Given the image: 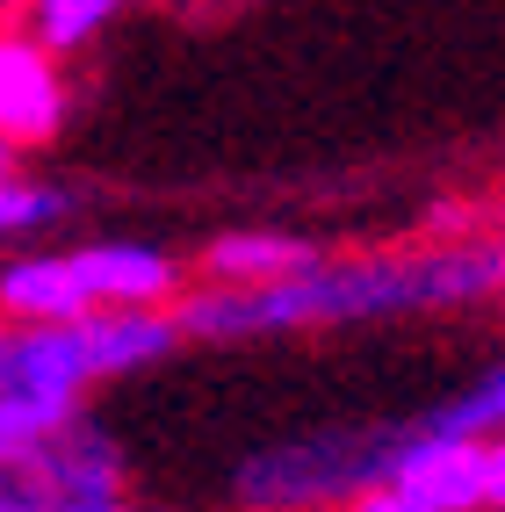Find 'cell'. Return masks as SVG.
I'll return each instance as SVG.
<instances>
[{"mask_svg": "<svg viewBox=\"0 0 505 512\" xmlns=\"http://www.w3.org/2000/svg\"><path fill=\"white\" fill-rule=\"evenodd\" d=\"M505 289V246H433V253H368V260H318L267 289L202 282L181 303L188 339H260L303 325H361L404 311H462Z\"/></svg>", "mask_w": 505, "mask_h": 512, "instance_id": "1", "label": "cell"}, {"mask_svg": "<svg viewBox=\"0 0 505 512\" xmlns=\"http://www.w3.org/2000/svg\"><path fill=\"white\" fill-rule=\"evenodd\" d=\"M404 448H412V419L404 426H332L282 440L239 469V505L246 512H325L340 498H361L397 476Z\"/></svg>", "mask_w": 505, "mask_h": 512, "instance_id": "2", "label": "cell"}, {"mask_svg": "<svg viewBox=\"0 0 505 512\" xmlns=\"http://www.w3.org/2000/svg\"><path fill=\"white\" fill-rule=\"evenodd\" d=\"M101 383L80 325H0V462L37 455L51 433L80 419L87 390Z\"/></svg>", "mask_w": 505, "mask_h": 512, "instance_id": "3", "label": "cell"}, {"mask_svg": "<svg viewBox=\"0 0 505 512\" xmlns=\"http://www.w3.org/2000/svg\"><path fill=\"white\" fill-rule=\"evenodd\" d=\"M0 512H130L123 505V448L80 412L37 455L0 462Z\"/></svg>", "mask_w": 505, "mask_h": 512, "instance_id": "4", "label": "cell"}, {"mask_svg": "<svg viewBox=\"0 0 505 512\" xmlns=\"http://www.w3.org/2000/svg\"><path fill=\"white\" fill-rule=\"evenodd\" d=\"M58 130H65L58 51L37 44L29 29H0V138L22 152V145H51Z\"/></svg>", "mask_w": 505, "mask_h": 512, "instance_id": "5", "label": "cell"}, {"mask_svg": "<svg viewBox=\"0 0 505 512\" xmlns=\"http://www.w3.org/2000/svg\"><path fill=\"white\" fill-rule=\"evenodd\" d=\"M65 267H73V289L87 311H138V303L181 289V260L145 246V238H101V246L65 253Z\"/></svg>", "mask_w": 505, "mask_h": 512, "instance_id": "6", "label": "cell"}, {"mask_svg": "<svg viewBox=\"0 0 505 512\" xmlns=\"http://www.w3.org/2000/svg\"><path fill=\"white\" fill-rule=\"evenodd\" d=\"M390 484H412L441 512H484V440H433L412 419V448H404Z\"/></svg>", "mask_w": 505, "mask_h": 512, "instance_id": "7", "label": "cell"}, {"mask_svg": "<svg viewBox=\"0 0 505 512\" xmlns=\"http://www.w3.org/2000/svg\"><path fill=\"white\" fill-rule=\"evenodd\" d=\"M80 325V347L94 361V375H130V368H152L181 347V318L159 311V303H138V311H87Z\"/></svg>", "mask_w": 505, "mask_h": 512, "instance_id": "8", "label": "cell"}, {"mask_svg": "<svg viewBox=\"0 0 505 512\" xmlns=\"http://www.w3.org/2000/svg\"><path fill=\"white\" fill-rule=\"evenodd\" d=\"M318 260L325 253L296 231H224V238L202 246V275L224 282V289H267V282H289Z\"/></svg>", "mask_w": 505, "mask_h": 512, "instance_id": "9", "label": "cell"}, {"mask_svg": "<svg viewBox=\"0 0 505 512\" xmlns=\"http://www.w3.org/2000/svg\"><path fill=\"white\" fill-rule=\"evenodd\" d=\"M433 440H498L505 433V368H484L469 390L441 397L433 412H419Z\"/></svg>", "mask_w": 505, "mask_h": 512, "instance_id": "10", "label": "cell"}, {"mask_svg": "<svg viewBox=\"0 0 505 512\" xmlns=\"http://www.w3.org/2000/svg\"><path fill=\"white\" fill-rule=\"evenodd\" d=\"M116 15H123V0H29V37L65 58V51L94 44Z\"/></svg>", "mask_w": 505, "mask_h": 512, "instance_id": "11", "label": "cell"}, {"mask_svg": "<svg viewBox=\"0 0 505 512\" xmlns=\"http://www.w3.org/2000/svg\"><path fill=\"white\" fill-rule=\"evenodd\" d=\"M73 217V195L65 188H37V181H0V238H29V231H51Z\"/></svg>", "mask_w": 505, "mask_h": 512, "instance_id": "12", "label": "cell"}, {"mask_svg": "<svg viewBox=\"0 0 505 512\" xmlns=\"http://www.w3.org/2000/svg\"><path fill=\"white\" fill-rule=\"evenodd\" d=\"M354 512H441V505H426L412 484H376V491H361Z\"/></svg>", "mask_w": 505, "mask_h": 512, "instance_id": "13", "label": "cell"}, {"mask_svg": "<svg viewBox=\"0 0 505 512\" xmlns=\"http://www.w3.org/2000/svg\"><path fill=\"white\" fill-rule=\"evenodd\" d=\"M484 512H505V433L484 440Z\"/></svg>", "mask_w": 505, "mask_h": 512, "instance_id": "14", "label": "cell"}, {"mask_svg": "<svg viewBox=\"0 0 505 512\" xmlns=\"http://www.w3.org/2000/svg\"><path fill=\"white\" fill-rule=\"evenodd\" d=\"M0 181H15V145L0 138Z\"/></svg>", "mask_w": 505, "mask_h": 512, "instance_id": "15", "label": "cell"}]
</instances>
